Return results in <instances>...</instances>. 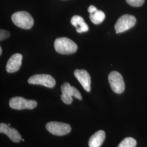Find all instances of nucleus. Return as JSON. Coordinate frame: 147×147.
<instances>
[{"mask_svg":"<svg viewBox=\"0 0 147 147\" xmlns=\"http://www.w3.org/2000/svg\"><path fill=\"white\" fill-rule=\"evenodd\" d=\"M136 22L135 16L125 14L121 16L116 22L115 28L117 33H122L130 29L134 26Z\"/></svg>","mask_w":147,"mask_h":147,"instance_id":"obj_6","label":"nucleus"},{"mask_svg":"<svg viewBox=\"0 0 147 147\" xmlns=\"http://www.w3.org/2000/svg\"><path fill=\"white\" fill-rule=\"evenodd\" d=\"M7 125H8L9 126H11V124H9H9H8Z\"/></svg>","mask_w":147,"mask_h":147,"instance_id":"obj_20","label":"nucleus"},{"mask_svg":"<svg viewBox=\"0 0 147 147\" xmlns=\"http://www.w3.org/2000/svg\"><path fill=\"white\" fill-rule=\"evenodd\" d=\"M22 56L20 53L13 55L8 61L6 65V71L9 73H15L21 67Z\"/></svg>","mask_w":147,"mask_h":147,"instance_id":"obj_10","label":"nucleus"},{"mask_svg":"<svg viewBox=\"0 0 147 147\" xmlns=\"http://www.w3.org/2000/svg\"><path fill=\"white\" fill-rule=\"evenodd\" d=\"M74 74L84 90L89 92L90 91L91 79L89 73L84 69H76L74 71Z\"/></svg>","mask_w":147,"mask_h":147,"instance_id":"obj_9","label":"nucleus"},{"mask_svg":"<svg viewBox=\"0 0 147 147\" xmlns=\"http://www.w3.org/2000/svg\"><path fill=\"white\" fill-rule=\"evenodd\" d=\"M62 94L61 96V100L65 104H70L73 101L72 97L74 96L80 100H82V97L79 90L75 87L71 86L68 82H65L61 86Z\"/></svg>","mask_w":147,"mask_h":147,"instance_id":"obj_3","label":"nucleus"},{"mask_svg":"<svg viewBox=\"0 0 147 147\" xmlns=\"http://www.w3.org/2000/svg\"><path fill=\"white\" fill-rule=\"evenodd\" d=\"M97 8L94 6V5H91L89 6L88 8V11L90 14H92L94 13L96 11H97Z\"/></svg>","mask_w":147,"mask_h":147,"instance_id":"obj_18","label":"nucleus"},{"mask_svg":"<svg viewBox=\"0 0 147 147\" xmlns=\"http://www.w3.org/2000/svg\"><path fill=\"white\" fill-rule=\"evenodd\" d=\"M105 132L103 130L96 132L90 137L88 142L89 147H100L105 139Z\"/></svg>","mask_w":147,"mask_h":147,"instance_id":"obj_12","label":"nucleus"},{"mask_svg":"<svg viewBox=\"0 0 147 147\" xmlns=\"http://www.w3.org/2000/svg\"><path fill=\"white\" fill-rule=\"evenodd\" d=\"M10 35H11V34H10L9 32L5 30L1 29V31H0V40L2 41L3 40H5V39H7V38L9 37Z\"/></svg>","mask_w":147,"mask_h":147,"instance_id":"obj_17","label":"nucleus"},{"mask_svg":"<svg viewBox=\"0 0 147 147\" xmlns=\"http://www.w3.org/2000/svg\"><path fill=\"white\" fill-rule=\"evenodd\" d=\"M46 129L49 132L56 136L65 135L71 130L70 125L58 121H50L46 125Z\"/></svg>","mask_w":147,"mask_h":147,"instance_id":"obj_5","label":"nucleus"},{"mask_svg":"<svg viewBox=\"0 0 147 147\" xmlns=\"http://www.w3.org/2000/svg\"><path fill=\"white\" fill-rule=\"evenodd\" d=\"M11 20L16 26L28 30L34 25V20L31 14L25 11H17L11 16Z\"/></svg>","mask_w":147,"mask_h":147,"instance_id":"obj_2","label":"nucleus"},{"mask_svg":"<svg viewBox=\"0 0 147 147\" xmlns=\"http://www.w3.org/2000/svg\"><path fill=\"white\" fill-rule=\"evenodd\" d=\"M71 23L76 28V31L78 33L86 32L89 30L88 26L80 16H73L71 19Z\"/></svg>","mask_w":147,"mask_h":147,"instance_id":"obj_13","label":"nucleus"},{"mask_svg":"<svg viewBox=\"0 0 147 147\" xmlns=\"http://www.w3.org/2000/svg\"><path fill=\"white\" fill-rule=\"evenodd\" d=\"M2 49L1 47H0V55H2Z\"/></svg>","mask_w":147,"mask_h":147,"instance_id":"obj_19","label":"nucleus"},{"mask_svg":"<svg viewBox=\"0 0 147 147\" xmlns=\"http://www.w3.org/2000/svg\"><path fill=\"white\" fill-rule=\"evenodd\" d=\"M89 18L93 24L95 25H98L104 20L105 18V13L102 11L97 10L94 13L90 14Z\"/></svg>","mask_w":147,"mask_h":147,"instance_id":"obj_14","label":"nucleus"},{"mask_svg":"<svg viewBox=\"0 0 147 147\" xmlns=\"http://www.w3.org/2000/svg\"><path fill=\"white\" fill-rule=\"evenodd\" d=\"M30 84L42 85L48 88H53L56 85L55 79L50 75L37 74L31 76L28 80Z\"/></svg>","mask_w":147,"mask_h":147,"instance_id":"obj_7","label":"nucleus"},{"mask_svg":"<svg viewBox=\"0 0 147 147\" xmlns=\"http://www.w3.org/2000/svg\"><path fill=\"white\" fill-rule=\"evenodd\" d=\"M0 132L5 134L13 142L18 143L22 140L21 135L18 131L16 129L10 127L5 123L0 124Z\"/></svg>","mask_w":147,"mask_h":147,"instance_id":"obj_11","label":"nucleus"},{"mask_svg":"<svg viewBox=\"0 0 147 147\" xmlns=\"http://www.w3.org/2000/svg\"><path fill=\"white\" fill-rule=\"evenodd\" d=\"M9 105L11 109L18 110H32L37 106V102L35 100H27L22 97L16 96L11 98Z\"/></svg>","mask_w":147,"mask_h":147,"instance_id":"obj_4","label":"nucleus"},{"mask_svg":"<svg viewBox=\"0 0 147 147\" xmlns=\"http://www.w3.org/2000/svg\"><path fill=\"white\" fill-rule=\"evenodd\" d=\"M136 144V141L134 138L127 137L120 143L118 147H135Z\"/></svg>","mask_w":147,"mask_h":147,"instance_id":"obj_15","label":"nucleus"},{"mask_svg":"<svg viewBox=\"0 0 147 147\" xmlns=\"http://www.w3.org/2000/svg\"><path fill=\"white\" fill-rule=\"evenodd\" d=\"M54 47L57 53L63 55L72 54L78 50L76 44L66 37L56 39L54 42Z\"/></svg>","mask_w":147,"mask_h":147,"instance_id":"obj_1","label":"nucleus"},{"mask_svg":"<svg viewBox=\"0 0 147 147\" xmlns=\"http://www.w3.org/2000/svg\"><path fill=\"white\" fill-rule=\"evenodd\" d=\"M109 81L112 90L117 94L122 93L125 89L124 80L120 73L113 71L109 75Z\"/></svg>","mask_w":147,"mask_h":147,"instance_id":"obj_8","label":"nucleus"},{"mask_svg":"<svg viewBox=\"0 0 147 147\" xmlns=\"http://www.w3.org/2000/svg\"><path fill=\"white\" fill-rule=\"evenodd\" d=\"M127 3L132 7H140L143 5L145 0H126Z\"/></svg>","mask_w":147,"mask_h":147,"instance_id":"obj_16","label":"nucleus"}]
</instances>
